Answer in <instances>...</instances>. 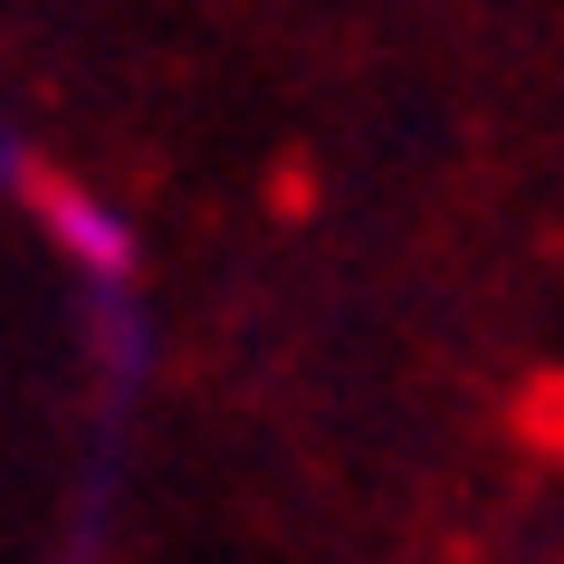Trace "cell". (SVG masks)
<instances>
[{
  "label": "cell",
  "instance_id": "cell-1",
  "mask_svg": "<svg viewBox=\"0 0 564 564\" xmlns=\"http://www.w3.org/2000/svg\"><path fill=\"white\" fill-rule=\"evenodd\" d=\"M20 210L39 220V239L67 259L77 288H134V220L106 192H87V182H67V173H39Z\"/></svg>",
  "mask_w": 564,
  "mask_h": 564
},
{
  "label": "cell",
  "instance_id": "cell-4",
  "mask_svg": "<svg viewBox=\"0 0 564 564\" xmlns=\"http://www.w3.org/2000/svg\"><path fill=\"white\" fill-rule=\"evenodd\" d=\"M39 173H48V163L30 153V134L0 116V202H30V182H39Z\"/></svg>",
  "mask_w": 564,
  "mask_h": 564
},
{
  "label": "cell",
  "instance_id": "cell-3",
  "mask_svg": "<svg viewBox=\"0 0 564 564\" xmlns=\"http://www.w3.org/2000/svg\"><path fill=\"white\" fill-rule=\"evenodd\" d=\"M116 441H124V421H116V412H96V469H87V498H77V517H67V535H58V555H48V564H106V517H116Z\"/></svg>",
  "mask_w": 564,
  "mask_h": 564
},
{
  "label": "cell",
  "instance_id": "cell-2",
  "mask_svg": "<svg viewBox=\"0 0 564 564\" xmlns=\"http://www.w3.org/2000/svg\"><path fill=\"white\" fill-rule=\"evenodd\" d=\"M77 335L96 364V412H134V392L153 383V316L144 288H77Z\"/></svg>",
  "mask_w": 564,
  "mask_h": 564
}]
</instances>
